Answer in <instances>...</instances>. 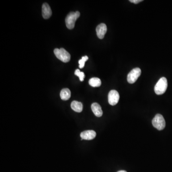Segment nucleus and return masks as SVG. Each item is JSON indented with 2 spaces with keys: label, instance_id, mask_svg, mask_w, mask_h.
<instances>
[{
  "label": "nucleus",
  "instance_id": "nucleus-1",
  "mask_svg": "<svg viewBox=\"0 0 172 172\" xmlns=\"http://www.w3.org/2000/svg\"><path fill=\"white\" fill-rule=\"evenodd\" d=\"M168 83L167 78H161L154 87V92L157 95H162L165 93L167 88Z\"/></svg>",
  "mask_w": 172,
  "mask_h": 172
},
{
  "label": "nucleus",
  "instance_id": "nucleus-2",
  "mask_svg": "<svg viewBox=\"0 0 172 172\" xmlns=\"http://www.w3.org/2000/svg\"><path fill=\"white\" fill-rule=\"evenodd\" d=\"M80 16L79 12H71L69 13L66 18V26L69 29H72L75 27V23L78 18Z\"/></svg>",
  "mask_w": 172,
  "mask_h": 172
},
{
  "label": "nucleus",
  "instance_id": "nucleus-3",
  "mask_svg": "<svg viewBox=\"0 0 172 172\" xmlns=\"http://www.w3.org/2000/svg\"><path fill=\"white\" fill-rule=\"evenodd\" d=\"M54 54L58 59L64 63L69 62L70 60V54L63 48L60 49L56 48L54 50Z\"/></svg>",
  "mask_w": 172,
  "mask_h": 172
},
{
  "label": "nucleus",
  "instance_id": "nucleus-4",
  "mask_svg": "<svg viewBox=\"0 0 172 172\" xmlns=\"http://www.w3.org/2000/svg\"><path fill=\"white\" fill-rule=\"evenodd\" d=\"M152 124L154 127L157 129L158 130H162L165 127V120L162 115L157 114L153 119Z\"/></svg>",
  "mask_w": 172,
  "mask_h": 172
},
{
  "label": "nucleus",
  "instance_id": "nucleus-5",
  "mask_svg": "<svg viewBox=\"0 0 172 172\" xmlns=\"http://www.w3.org/2000/svg\"><path fill=\"white\" fill-rule=\"evenodd\" d=\"M141 74V70L140 68H134L128 74L127 76V81L129 83L133 84L137 81V79L140 76Z\"/></svg>",
  "mask_w": 172,
  "mask_h": 172
},
{
  "label": "nucleus",
  "instance_id": "nucleus-6",
  "mask_svg": "<svg viewBox=\"0 0 172 172\" xmlns=\"http://www.w3.org/2000/svg\"><path fill=\"white\" fill-rule=\"evenodd\" d=\"M120 99V95L117 91L111 90L108 95V101L109 104L112 106L116 105L119 102Z\"/></svg>",
  "mask_w": 172,
  "mask_h": 172
},
{
  "label": "nucleus",
  "instance_id": "nucleus-7",
  "mask_svg": "<svg viewBox=\"0 0 172 172\" xmlns=\"http://www.w3.org/2000/svg\"><path fill=\"white\" fill-rule=\"evenodd\" d=\"M96 133L93 130H87L83 131L81 133V140H91L96 137Z\"/></svg>",
  "mask_w": 172,
  "mask_h": 172
},
{
  "label": "nucleus",
  "instance_id": "nucleus-8",
  "mask_svg": "<svg viewBox=\"0 0 172 172\" xmlns=\"http://www.w3.org/2000/svg\"><path fill=\"white\" fill-rule=\"evenodd\" d=\"M107 31V27L105 24H101L96 28L97 35L100 39H103Z\"/></svg>",
  "mask_w": 172,
  "mask_h": 172
},
{
  "label": "nucleus",
  "instance_id": "nucleus-9",
  "mask_svg": "<svg viewBox=\"0 0 172 172\" xmlns=\"http://www.w3.org/2000/svg\"><path fill=\"white\" fill-rule=\"evenodd\" d=\"M52 10L50 6L47 3H44L42 6V15L44 19H48L52 15Z\"/></svg>",
  "mask_w": 172,
  "mask_h": 172
},
{
  "label": "nucleus",
  "instance_id": "nucleus-10",
  "mask_svg": "<svg viewBox=\"0 0 172 172\" xmlns=\"http://www.w3.org/2000/svg\"><path fill=\"white\" fill-rule=\"evenodd\" d=\"M91 110L96 116L101 117L103 114V111L100 104L98 103H93L91 105Z\"/></svg>",
  "mask_w": 172,
  "mask_h": 172
},
{
  "label": "nucleus",
  "instance_id": "nucleus-11",
  "mask_svg": "<svg viewBox=\"0 0 172 172\" xmlns=\"http://www.w3.org/2000/svg\"><path fill=\"white\" fill-rule=\"evenodd\" d=\"M71 107L73 111L77 112H81L83 110V105L78 101H73L71 104Z\"/></svg>",
  "mask_w": 172,
  "mask_h": 172
},
{
  "label": "nucleus",
  "instance_id": "nucleus-12",
  "mask_svg": "<svg viewBox=\"0 0 172 172\" xmlns=\"http://www.w3.org/2000/svg\"><path fill=\"white\" fill-rule=\"evenodd\" d=\"M71 97V91L68 88H64L60 92V97L64 101L69 100Z\"/></svg>",
  "mask_w": 172,
  "mask_h": 172
},
{
  "label": "nucleus",
  "instance_id": "nucleus-13",
  "mask_svg": "<svg viewBox=\"0 0 172 172\" xmlns=\"http://www.w3.org/2000/svg\"><path fill=\"white\" fill-rule=\"evenodd\" d=\"M89 84L93 87H99L101 84V81L99 78H92L90 79Z\"/></svg>",
  "mask_w": 172,
  "mask_h": 172
},
{
  "label": "nucleus",
  "instance_id": "nucleus-14",
  "mask_svg": "<svg viewBox=\"0 0 172 172\" xmlns=\"http://www.w3.org/2000/svg\"><path fill=\"white\" fill-rule=\"evenodd\" d=\"M75 75L78 76L79 78V80L81 81H84V78H85V74L83 72H81L79 69H76L75 71Z\"/></svg>",
  "mask_w": 172,
  "mask_h": 172
},
{
  "label": "nucleus",
  "instance_id": "nucleus-15",
  "mask_svg": "<svg viewBox=\"0 0 172 172\" xmlns=\"http://www.w3.org/2000/svg\"><path fill=\"white\" fill-rule=\"evenodd\" d=\"M88 58L87 56H84L82 58L81 60L78 61V63L79 64V68H83L85 66V62L88 60Z\"/></svg>",
  "mask_w": 172,
  "mask_h": 172
},
{
  "label": "nucleus",
  "instance_id": "nucleus-16",
  "mask_svg": "<svg viewBox=\"0 0 172 172\" xmlns=\"http://www.w3.org/2000/svg\"><path fill=\"white\" fill-rule=\"evenodd\" d=\"M142 1H143L142 0H130V2L135 4H138V3H139V2H141Z\"/></svg>",
  "mask_w": 172,
  "mask_h": 172
},
{
  "label": "nucleus",
  "instance_id": "nucleus-17",
  "mask_svg": "<svg viewBox=\"0 0 172 172\" xmlns=\"http://www.w3.org/2000/svg\"><path fill=\"white\" fill-rule=\"evenodd\" d=\"M117 172H127L126 171H124V170H121V171H119Z\"/></svg>",
  "mask_w": 172,
  "mask_h": 172
}]
</instances>
